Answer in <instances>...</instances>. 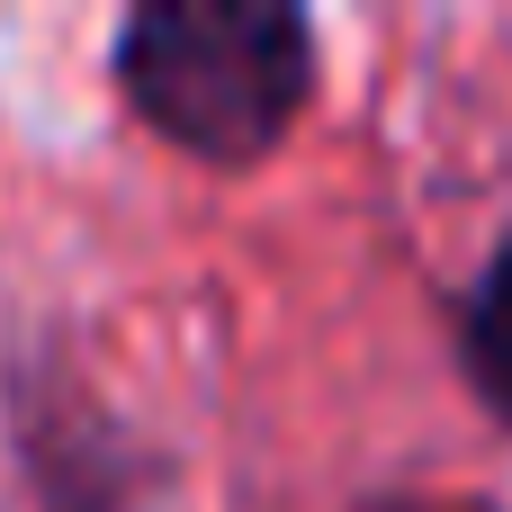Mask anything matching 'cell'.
Returning a JSON list of instances; mask_svg holds the SVG:
<instances>
[{
  "label": "cell",
  "instance_id": "cell-1",
  "mask_svg": "<svg viewBox=\"0 0 512 512\" xmlns=\"http://www.w3.org/2000/svg\"><path fill=\"white\" fill-rule=\"evenodd\" d=\"M117 90L198 162H261L315 90V27L297 9L153 0L117 27Z\"/></svg>",
  "mask_w": 512,
  "mask_h": 512
},
{
  "label": "cell",
  "instance_id": "cell-3",
  "mask_svg": "<svg viewBox=\"0 0 512 512\" xmlns=\"http://www.w3.org/2000/svg\"><path fill=\"white\" fill-rule=\"evenodd\" d=\"M369 512H495V504H477V495H387Z\"/></svg>",
  "mask_w": 512,
  "mask_h": 512
},
{
  "label": "cell",
  "instance_id": "cell-2",
  "mask_svg": "<svg viewBox=\"0 0 512 512\" xmlns=\"http://www.w3.org/2000/svg\"><path fill=\"white\" fill-rule=\"evenodd\" d=\"M468 378L512 414V243L486 261V279L468 297Z\"/></svg>",
  "mask_w": 512,
  "mask_h": 512
}]
</instances>
